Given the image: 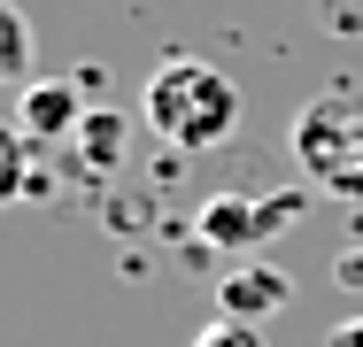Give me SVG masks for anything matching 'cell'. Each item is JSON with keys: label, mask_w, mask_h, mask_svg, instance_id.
Here are the masks:
<instances>
[{"label": "cell", "mask_w": 363, "mask_h": 347, "mask_svg": "<svg viewBox=\"0 0 363 347\" xmlns=\"http://www.w3.org/2000/svg\"><path fill=\"white\" fill-rule=\"evenodd\" d=\"M147 124L155 139H170L178 154H209L240 132V85L224 69L194 62V55H170V62L147 77Z\"/></svg>", "instance_id": "1"}, {"label": "cell", "mask_w": 363, "mask_h": 347, "mask_svg": "<svg viewBox=\"0 0 363 347\" xmlns=\"http://www.w3.org/2000/svg\"><path fill=\"white\" fill-rule=\"evenodd\" d=\"M294 162L317 193H340L363 201V101L348 93H317L301 116H294Z\"/></svg>", "instance_id": "2"}, {"label": "cell", "mask_w": 363, "mask_h": 347, "mask_svg": "<svg viewBox=\"0 0 363 347\" xmlns=\"http://www.w3.org/2000/svg\"><path fill=\"white\" fill-rule=\"evenodd\" d=\"M301 216H309V193L301 186H286V193H209V201L194 208V232H201V247L247 255V247L294 232Z\"/></svg>", "instance_id": "3"}, {"label": "cell", "mask_w": 363, "mask_h": 347, "mask_svg": "<svg viewBox=\"0 0 363 347\" xmlns=\"http://www.w3.org/2000/svg\"><path fill=\"white\" fill-rule=\"evenodd\" d=\"M16 124H23L31 147L77 139V124H85V85H77V77H31V85L16 93Z\"/></svg>", "instance_id": "4"}, {"label": "cell", "mask_w": 363, "mask_h": 347, "mask_svg": "<svg viewBox=\"0 0 363 347\" xmlns=\"http://www.w3.org/2000/svg\"><path fill=\"white\" fill-rule=\"evenodd\" d=\"M294 301V278L279 263H240L232 278H217V317H240V324H263Z\"/></svg>", "instance_id": "5"}, {"label": "cell", "mask_w": 363, "mask_h": 347, "mask_svg": "<svg viewBox=\"0 0 363 347\" xmlns=\"http://www.w3.org/2000/svg\"><path fill=\"white\" fill-rule=\"evenodd\" d=\"M124 139H132V116L124 108H85V124H77V170L85 178H108L116 162H124Z\"/></svg>", "instance_id": "6"}, {"label": "cell", "mask_w": 363, "mask_h": 347, "mask_svg": "<svg viewBox=\"0 0 363 347\" xmlns=\"http://www.w3.org/2000/svg\"><path fill=\"white\" fill-rule=\"evenodd\" d=\"M0 85H31V16L0 0Z\"/></svg>", "instance_id": "7"}, {"label": "cell", "mask_w": 363, "mask_h": 347, "mask_svg": "<svg viewBox=\"0 0 363 347\" xmlns=\"http://www.w3.org/2000/svg\"><path fill=\"white\" fill-rule=\"evenodd\" d=\"M31 186V139H23V124H0V201H16Z\"/></svg>", "instance_id": "8"}, {"label": "cell", "mask_w": 363, "mask_h": 347, "mask_svg": "<svg viewBox=\"0 0 363 347\" xmlns=\"http://www.w3.org/2000/svg\"><path fill=\"white\" fill-rule=\"evenodd\" d=\"M194 347H263V324H240V317H217V324H201Z\"/></svg>", "instance_id": "9"}, {"label": "cell", "mask_w": 363, "mask_h": 347, "mask_svg": "<svg viewBox=\"0 0 363 347\" xmlns=\"http://www.w3.org/2000/svg\"><path fill=\"white\" fill-rule=\"evenodd\" d=\"M325 16H340V23H363V0H325Z\"/></svg>", "instance_id": "10"}, {"label": "cell", "mask_w": 363, "mask_h": 347, "mask_svg": "<svg viewBox=\"0 0 363 347\" xmlns=\"http://www.w3.org/2000/svg\"><path fill=\"white\" fill-rule=\"evenodd\" d=\"M333 347H363V317H348V324L333 332Z\"/></svg>", "instance_id": "11"}, {"label": "cell", "mask_w": 363, "mask_h": 347, "mask_svg": "<svg viewBox=\"0 0 363 347\" xmlns=\"http://www.w3.org/2000/svg\"><path fill=\"white\" fill-rule=\"evenodd\" d=\"M340 278H348V285H363V255H356V263H348V271H340Z\"/></svg>", "instance_id": "12"}]
</instances>
